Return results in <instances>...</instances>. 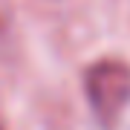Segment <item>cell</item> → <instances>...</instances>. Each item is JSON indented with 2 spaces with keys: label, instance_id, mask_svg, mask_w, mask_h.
<instances>
[{
  "label": "cell",
  "instance_id": "obj_2",
  "mask_svg": "<svg viewBox=\"0 0 130 130\" xmlns=\"http://www.w3.org/2000/svg\"><path fill=\"white\" fill-rule=\"evenodd\" d=\"M0 130H3V127H0Z\"/></svg>",
  "mask_w": 130,
  "mask_h": 130
},
{
  "label": "cell",
  "instance_id": "obj_1",
  "mask_svg": "<svg viewBox=\"0 0 130 130\" xmlns=\"http://www.w3.org/2000/svg\"><path fill=\"white\" fill-rule=\"evenodd\" d=\"M87 104L104 127H116L130 107V64L124 58H98L84 70Z\"/></svg>",
  "mask_w": 130,
  "mask_h": 130
}]
</instances>
